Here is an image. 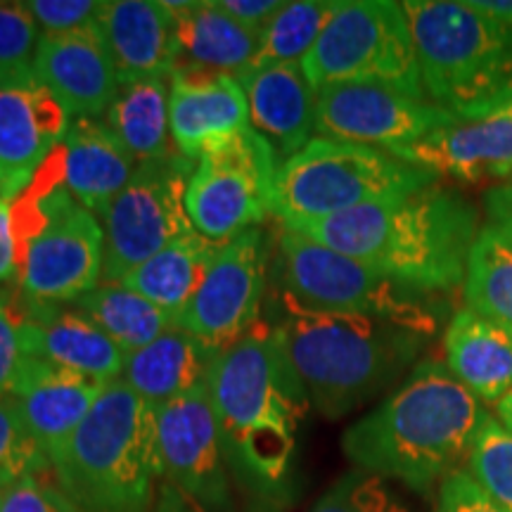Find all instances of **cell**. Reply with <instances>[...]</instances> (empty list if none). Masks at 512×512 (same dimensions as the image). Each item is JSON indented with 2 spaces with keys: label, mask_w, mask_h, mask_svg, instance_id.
Returning a JSON list of instances; mask_svg holds the SVG:
<instances>
[{
  "label": "cell",
  "mask_w": 512,
  "mask_h": 512,
  "mask_svg": "<svg viewBox=\"0 0 512 512\" xmlns=\"http://www.w3.org/2000/svg\"><path fill=\"white\" fill-rule=\"evenodd\" d=\"M157 451L162 477L188 501L204 512L228 510V463L207 382L157 408Z\"/></svg>",
  "instance_id": "cell-15"
},
{
  "label": "cell",
  "mask_w": 512,
  "mask_h": 512,
  "mask_svg": "<svg viewBox=\"0 0 512 512\" xmlns=\"http://www.w3.org/2000/svg\"><path fill=\"white\" fill-rule=\"evenodd\" d=\"M43 36L98 29L105 0H24Z\"/></svg>",
  "instance_id": "cell-37"
},
{
  "label": "cell",
  "mask_w": 512,
  "mask_h": 512,
  "mask_svg": "<svg viewBox=\"0 0 512 512\" xmlns=\"http://www.w3.org/2000/svg\"><path fill=\"white\" fill-rule=\"evenodd\" d=\"M486 226L498 230L505 240L512 242V181L494 185L484 195Z\"/></svg>",
  "instance_id": "cell-43"
},
{
  "label": "cell",
  "mask_w": 512,
  "mask_h": 512,
  "mask_svg": "<svg viewBox=\"0 0 512 512\" xmlns=\"http://www.w3.org/2000/svg\"><path fill=\"white\" fill-rule=\"evenodd\" d=\"M176 19L174 72L242 76L259 50V31L235 22L216 0H162Z\"/></svg>",
  "instance_id": "cell-23"
},
{
  "label": "cell",
  "mask_w": 512,
  "mask_h": 512,
  "mask_svg": "<svg viewBox=\"0 0 512 512\" xmlns=\"http://www.w3.org/2000/svg\"><path fill=\"white\" fill-rule=\"evenodd\" d=\"M498 114H505V117H510V119H512V100H510V102H508V105H505V107H503V110H501V112H498Z\"/></svg>",
  "instance_id": "cell-47"
},
{
  "label": "cell",
  "mask_w": 512,
  "mask_h": 512,
  "mask_svg": "<svg viewBox=\"0 0 512 512\" xmlns=\"http://www.w3.org/2000/svg\"><path fill=\"white\" fill-rule=\"evenodd\" d=\"M0 512H79V508L62 494V489H53L38 475H29L5 486Z\"/></svg>",
  "instance_id": "cell-38"
},
{
  "label": "cell",
  "mask_w": 512,
  "mask_h": 512,
  "mask_svg": "<svg viewBox=\"0 0 512 512\" xmlns=\"http://www.w3.org/2000/svg\"><path fill=\"white\" fill-rule=\"evenodd\" d=\"M392 155L437 178L451 176L463 183L512 178V119L505 114L453 119Z\"/></svg>",
  "instance_id": "cell-18"
},
{
  "label": "cell",
  "mask_w": 512,
  "mask_h": 512,
  "mask_svg": "<svg viewBox=\"0 0 512 512\" xmlns=\"http://www.w3.org/2000/svg\"><path fill=\"white\" fill-rule=\"evenodd\" d=\"M437 183L430 171L377 147L316 136L280 162L273 216L283 226L323 221Z\"/></svg>",
  "instance_id": "cell-7"
},
{
  "label": "cell",
  "mask_w": 512,
  "mask_h": 512,
  "mask_svg": "<svg viewBox=\"0 0 512 512\" xmlns=\"http://www.w3.org/2000/svg\"><path fill=\"white\" fill-rule=\"evenodd\" d=\"M311 512H415L387 479L349 470L318 498Z\"/></svg>",
  "instance_id": "cell-35"
},
{
  "label": "cell",
  "mask_w": 512,
  "mask_h": 512,
  "mask_svg": "<svg viewBox=\"0 0 512 512\" xmlns=\"http://www.w3.org/2000/svg\"><path fill=\"white\" fill-rule=\"evenodd\" d=\"M475 8L512 27V0H479V3H475Z\"/></svg>",
  "instance_id": "cell-45"
},
{
  "label": "cell",
  "mask_w": 512,
  "mask_h": 512,
  "mask_svg": "<svg viewBox=\"0 0 512 512\" xmlns=\"http://www.w3.org/2000/svg\"><path fill=\"white\" fill-rule=\"evenodd\" d=\"M50 465L34 434L24 422L15 396H0V486H10L17 479L41 475Z\"/></svg>",
  "instance_id": "cell-34"
},
{
  "label": "cell",
  "mask_w": 512,
  "mask_h": 512,
  "mask_svg": "<svg viewBox=\"0 0 512 512\" xmlns=\"http://www.w3.org/2000/svg\"><path fill=\"white\" fill-rule=\"evenodd\" d=\"M29 181H31V178L12 174V171L3 169V166H0V200L12 202L19 195V192L27 188Z\"/></svg>",
  "instance_id": "cell-44"
},
{
  "label": "cell",
  "mask_w": 512,
  "mask_h": 512,
  "mask_svg": "<svg viewBox=\"0 0 512 512\" xmlns=\"http://www.w3.org/2000/svg\"><path fill=\"white\" fill-rule=\"evenodd\" d=\"M31 69L74 119H102L119 88L117 69L98 29L41 36Z\"/></svg>",
  "instance_id": "cell-19"
},
{
  "label": "cell",
  "mask_w": 512,
  "mask_h": 512,
  "mask_svg": "<svg viewBox=\"0 0 512 512\" xmlns=\"http://www.w3.org/2000/svg\"><path fill=\"white\" fill-rule=\"evenodd\" d=\"M19 249L15 230V211L10 202L0 200V285L19 275Z\"/></svg>",
  "instance_id": "cell-42"
},
{
  "label": "cell",
  "mask_w": 512,
  "mask_h": 512,
  "mask_svg": "<svg viewBox=\"0 0 512 512\" xmlns=\"http://www.w3.org/2000/svg\"><path fill=\"white\" fill-rule=\"evenodd\" d=\"M278 328L309 403L328 420L366 406L418 366L439 318L401 320L318 311L280 294Z\"/></svg>",
  "instance_id": "cell-4"
},
{
  "label": "cell",
  "mask_w": 512,
  "mask_h": 512,
  "mask_svg": "<svg viewBox=\"0 0 512 512\" xmlns=\"http://www.w3.org/2000/svg\"><path fill=\"white\" fill-rule=\"evenodd\" d=\"M238 81L247 95L249 128L278 152L280 162L316 138L318 91L302 62L242 74Z\"/></svg>",
  "instance_id": "cell-22"
},
{
  "label": "cell",
  "mask_w": 512,
  "mask_h": 512,
  "mask_svg": "<svg viewBox=\"0 0 512 512\" xmlns=\"http://www.w3.org/2000/svg\"><path fill=\"white\" fill-rule=\"evenodd\" d=\"M216 356L195 335L174 325L124 358L121 380L152 408H159L207 382Z\"/></svg>",
  "instance_id": "cell-27"
},
{
  "label": "cell",
  "mask_w": 512,
  "mask_h": 512,
  "mask_svg": "<svg viewBox=\"0 0 512 512\" xmlns=\"http://www.w3.org/2000/svg\"><path fill=\"white\" fill-rule=\"evenodd\" d=\"M430 102L458 119H486L512 100V27L472 0L403 3Z\"/></svg>",
  "instance_id": "cell-6"
},
{
  "label": "cell",
  "mask_w": 512,
  "mask_h": 512,
  "mask_svg": "<svg viewBox=\"0 0 512 512\" xmlns=\"http://www.w3.org/2000/svg\"><path fill=\"white\" fill-rule=\"evenodd\" d=\"M268 271L271 240L261 228H249L223 242L178 328L188 330L216 354L226 351L259 323Z\"/></svg>",
  "instance_id": "cell-13"
},
{
  "label": "cell",
  "mask_w": 512,
  "mask_h": 512,
  "mask_svg": "<svg viewBox=\"0 0 512 512\" xmlns=\"http://www.w3.org/2000/svg\"><path fill=\"white\" fill-rule=\"evenodd\" d=\"M278 273L280 294L309 309L401 320L439 318L432 294L387 278L290 228H283L278 238Z\"/></svg>",
  "instance_id": "cell-9"
},
{
  "label": "cell",
  "mask_w": 512,
  "mask_h": 512,
  "mask_svg": "<svg viewBox=\"0 0 512 512\" xmlns=\"http://www.w3.org/2000/svg\"><path fill=\"white\" fill-rule=\"evenodd\" d=\"M169 124L174 150L200 162L207 152L249 126L247 95L230 74H171Z\"/></svg>",
  "instance_id": "cell-17"
},
{
  "label": "cell",
  "mask_w": 512,
  "mask_h": 512,
  "mask_svg": "<svg viewBox=\"0 0 512 512\" xmlns=\"http://www.w3.org/2000/svg\"><path fill=\"white\" fill-rule=\"evenodd\" d=\"M427 294L465 283L482 233L479 211L439 183L411 195L366 204L323 221L283 226Z\"/></svg>",
  "instance_id": "cell-2"
},
{
  "label": "cell",
  "mask_w": 512,
  "mask_h": 512,
  "mask_svg": "<svg viewBox=\"0 0 512 512\" xmlns=\"http://www.w3.org/2000/svg\"><path fill=\"white\" fill-rule=\"evenodd\" d=\"M36 19L24 3L0 0V79L34 72V55L41 41Z\"/></svg>",
  "instance_id": "cell-36"
},
{
  "label": "cell",
  "mask_w": 512,
  "mask_h": 512,
  "mask_svg": "<svg viewBox=\"0 0 512 512\" xmlns=\"http://www.w3.org/2000/svg\"><path fill=\"white\" fill-rule=\"evenodd\" d=\"M486 411L446 363L425 358L380 406L344 432L354 470L399 482L427 496L463 470Z\"/></svg>",
  "instance_id": "cell-3"
},
{
  "label": "cell",
  "mask_w": 512,
  "mask_h": 512,
  "mask_svg": "<svg viewBox=\"0 0 512 512\" xmlns=\"http://www.w3.org/2000/svg\"><path fill=\"white\" fill-rule=\"evenodd\" d=\"M72 121V112L34 72L0 79V166L34 178L38 166L64 143Z\"/></svg>",
  "instance_id": "cell-20"
},
{
  "label": "cell",
  "mask_w": 512,
  "mask_h": 512,
  "mask_svg": "<svg viewBox=\"0 0 512 512\" xmlns=\"http://www.w3.org/2000/svg\"><path fill=\"white\" fill-rule=\"evenodd\" d=\"M444 363L477 401L496 406L512 389V330L463 306L446 328Z\"/></svg>",
  "instance_id": "cell-26"
},
{
  "label": "cell",
  "mask_w": 512,
  "mask_h": 512,
  "mask_svg": "<svg viewBox=\"0 0 512 512\" xmlns=\"http://www.w3.org/2000/svg\"><path fill=\"white\" fill-rule=\"evenodd\" d=\"M105 238L98 216L53 188L36 200V226L19 254V283L36 302L74 304L102 283Z\"/></svg>",
  "instance_id": "cell-12"
},
{
  "label": "cell",
  "mask_w": 512,
  "mask_h": 512,
  "mask_svg": "<svg viewBox=\"0 0 512 512\" xmlns=\"http://www.w3.org/2000/svg\"><path fill=\"white\" fill-rule=\"evenodd\" d=\"M136 159L102 119H74L62 143V188L100 216L126 188Z\"/></svg>",
  "instance_id": "cell-25"
},
{
  "label": "cell",
  "mask_w": 512,
  "mask_h": 512,
  "mask_svg": "<svg viewBox=\"0 0 512 512\" xmlns=\"http://www.w3.org/2000/svg\"><path fill=\"white\" fill-rule=\"evenodd\" d=\"M463 299L470 311L512 330V242L489 226L470 252Z\"/></svg>",
  "instance_id": "cell-31"
},
{
  "label": "cell",
  "mask_w": 512,
  "mask_h": 512,
  "mask_svg": "<svg viewBox=\"0 0 512 512\" xmlns=\"http://www.w3.org/2000/svg\"><path fill=\"white\" fill-rule=\"evenodd\" d=\"M458 117L430 100L384 83H330L318 88L316 136L394 152Z\"/></svg>",
  "instance_id": "cell-14"
},
{
  "label": "cell",
  "mask_w": 512,
  "mask_h": 512,
  "mask_svg": "<svg viewBox=\"0 0 512 512\" xmlns=\"http://www.w3.org/2000/svg\"><path fill=\"white\" fill-rule=\"evenodd\" d=\"M207 384L228 470L254 494L278 496L311 406L278 325L259 320L221 351Z\"/></svg>",
  "instance_id": "cell-1"
},
{
  "label": "cell",
  "mask_w": 512,
  "mask_h": 512,
  "mask_svg": "<svg viewBox=\"0 0 512 512\" xmlns=\"http://www.w3.org/2000/svg\"><path fill=\"white\" fill-rule=\"evenodd\" d=\"M216 5L235 19L254 31H264L266 24L278 15L285 0H216Z\"/></svg>",
  "instance_id": "cell-41"
},
{
  "label": "cell",
  "mask_w": 512,
  "mask_h": 512,
  "mask_svg": "<svg viewBox=\"0 0 512 512\" xmlns=\"http://www.w3.org/2000/svg\"><path fill=\"white\" fill-rule=\"evenodd\" d=\"M302 67L316 91L330 83H384L430 100L406 10L394 0H339Z\"/></svg>",
  "instance_id": "cell-8"
},
{
  "label": "cell",
  "mask_w": 512,
  "mask_h": 512,
  "mask_svg": "<svg viewBox=\"0 0 512 512\" xmlns=\"http://www.w3.org/2000/svg\"><path fill=\"white\" fill-rule=\"evenodd\" d=\"M195 166L176 150L136 166L126 188L98 216L105 238L102 283H124L128 273L192 228L185 195Z\"/></svg>",
  "instance_id": "cell-10"
},
{
  "label": "cell",
  "mask_w": 512,
  "mask_h": 512,
  "mask_svg": "<svg viewBox=\"0 0 512 512\" xmlns=\"http://www.w3.org/2000/svg\"><path fill=\"white\" fill-rule=\"evenodd\" d=\"M22 358L15 313H10L8 306L0 302V396L10 394L15 387Z\"/></svg>",
  "instance_id": "cell-40"
},
{
  "label": "cell",
  "mask_w": 512,
  "mask_h": 512,
  "mask_svg": "<svg viewBox=\"0 0 512 512\" xmlns=\"http://www.w3.org/2000/svg\"><path fill=\"white\" fill-rule=\"evenodd\" d=\"M24 299L27 306L15 316L24 356L105 384L121 377L126 356L86 313L74 304Z\"/></svg>",
  "instance_id": "cell-16"
},
{
  "label": "cell",
  "mask_w": 512,
  "mask_h": 512,
  "mask_svg": "<svg viewBox=\"0 0 512 512\" xmlns=\"http://www.w3.org/2000/svg\"><path fill=\"white\" fill-rule=\"evenodd\" d=\"M0 496H3V486H0Z\"/></svg>",
  "instance_id": "cell-49"
},
{
  "label": "cell",
  "mask_w": 512,
  "mask_h": 512,
  "mask_svg": "<svg viewBox=\"0 0 512 512\" xmlns=\"http://www.w3.org/2000/svg\"><path fill=\"white\" fill-rule=\"evenodd\" d=\"M128 356L174 328V318L124 283H100L74 302Z\"/></svg>",
  "instance_id": "cell-30"
},
{
  "label": "cell",
  "mask_w": 512,
  "mask_h": 512,
  "mask_svg": "<svg viewBox=\"0 0 512 512\" xmlns=\"http://www.w3.org/2000/svg\"><path fill=\"white\" fill-rule=\"evenodd\" d=\"M119 81L171 76L176 57V19L162 0H107L98 19Z\"/></svg>",
  "instance_id": "cell-24"
},
{
  "label": "cell",
  "mask_w": 512,
  "mask_h": 512,
  "mask_svg": "<svg viewBox=\"0 0 512 512\" xmlns=\"http://www.w3.org/2000/svg\"><path fill=\"white\" fill-rule=\"evenodd\" d=\"M169 95L171 76L126 79L119 81L112 105L102 114V124L131 152L136 164L152 162L174 152Z\"/></svg>",
  "instance_id": "cell-29"
},
{
  "label": "cell",
  "mask_w": 512,
  "mask_h": 512,
  "mask_svg": "<svg viewBox=\"0 0 512 512\" xmlns=\"http://www.w3.org/2000/svg\"><path fill=\"white\" fill-rule=\"evenodd\" d=\"M280 157L254 128L207 152L188 183L185 209L197 233L211 242L238 238L273 216Z\"/></svg>",
  "instance_id": "cell-11"
},
{
  "label": "cell",
  "mask_w": 512,
  "mask_h": 512,
  "mask_svg": "<svg viewBox=\"0 0 512 512\" xmlns=\"http://www.w3.org/2000/svg\"><path fill=\"white\" fill-rule=\"evenodd\" d=\"M105 382L24 356L12 396L38 446L53 460L91 413Z\"/></svg>",
  "instance_id": "cell-21"
},
{
  "label": "cell",
  "mask_w": 512,
  "mask_h": 512,
  "mask_svg": "<svg viewBox=\"0 0 512 512\" xmlns=\"http://www.w3.org/2000/svg\"><path fill=\"white\" fill-rule=\"evenodd\" d=\"M159 512H171V508H169V505H162V508H159Z\"/></svg>",
  "instance_id": "cell-48"
},
{
  "label": "cell",
  "mask_w": 512,
  "mask_h": 512,
  "mask_svg": "<svg viewBox=\"0 0 512 512\" xmlns=\"http://www.w3.org/2000/svg\"><path fill=\"white\" fill-rule=\"evenodd\" d=\"M496 420L501 422L505 430L512 432V389L496 403Z\"/></svg>",
  "instance_id": "cell-46"
},
{
  "label": "cell",
  "mask_w": 512,
  "mask_h": 512,
  "mask_svg": "<svg viewBox=\"0 0 512 512\" xmlns=\"http://www.w3.org/2000/svg\"><path fill=\"white\" fill-rule=\"evenodd\" d=\"M53 470L79 512H147L162 477L157 408L121 377L107 382Z\"/></svg>",
  "instance_id": "cell-5"
},
{
  "label": "cell",
  "mask_w": 512,
  "mask_h": 512,
  "mask_svg": "<svg viewBox=\"0 0 512 512\" xmlns=\"http://www.w3.org/2000/svg\"><path fill=\"white\" fill-rule=\"evenodd\" d=\"M219 247V242H211L190 228L181 238L150 256L136 271L128 273L124 285L169 313L178 325L192 297L200 290L202 278L207 275Z\"/></svg>",
  "instance_id": "cell-28"
},
{
  "label": "cell",
  "mask_w": 512,
  "mask_h": 512,
  "mask_svg": "<svg viewBox=\"0 0 512 512\" xmlns=\"http://www.w3.org/2000/svg\"><path fill=\"white\" fill-rule=\"evenodd\" d=\"M437 512H505L494 498L470 477L467 470L451 472L439 484Z\"/></svg>",
  "instance_id": "cell-39"
},
{
  "label": "cell",
  "mask_w": 512,
  "mask_h": 512,
  "mask_svg": "<svg viewBox=\"0 0 512 512\" xmlns=\"http://www.w3.org/2000/svg\"><path fill=\"white\" fill-rule=\"evenodd\" d=\"M337 5L339 0H290V3L285 0L278 15L261 31L259 50L245 74L280 67V64L304 62Z\"/></svg>",
  "instance_id": "cell-32"
},
{
  "label": "cell",
  "mask_w": 512,
  "mask_h": 512,
  "mask_svg": "<svg viewBox=\"0 0 512 512\" xmlns=\"http://www.w3.org/2000/svg\"><path fill=\"white\" fill-rule=\"evenodd\" d=\"M465 470L505 512H512V432L486 413Z\"/></svg>",
  "instance_id": "cell-33"
}]
</instances>
